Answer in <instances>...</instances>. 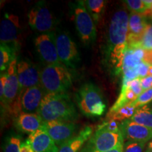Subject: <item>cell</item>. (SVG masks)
<instances>
[{
	"mask_svg": "<svg viewBox=\"0 0 152 152\" xmlns=\"http://www.w3.org/2000/svg\"><path fill=\"white\" fill-rule=\"evenodd\" d=\"M44 122H72L77 118V112L67 93H47L37 113Z\"/></svg>",
	"mask_w": 152,
	"mask_h": 152,
	"instance_id": "cell-1",
	"label": "cell"
},
{
	"mask_svg": "<svg viewBox=\"0 0 152 152\" xmlns=\"http://www.w3.org/2000/svg\"><path fill=\"white\" fill-rule=\"evenodd\" d=\"M75 98L79 110L86 117L97 118L104 114L106 105L103 94L93 83H86L82 85Z\"/></svg>",
	"mask_w": 152,
	"mask_h": 152,
	"instance_id": "cell-2",
	"label": "cell"
},
{
	"mask_svg": "<svg viewBox=\"0 0 152 152\" xmlns=\"http://www.w3.org/2000/svg\"><path fill=\"white\" fill-rule=\"evenodd\" d=\"M73 76L64 65L45 66L41 71L40 83L47 93H65L73 85Z\"/></svg>",
	"mask_w": 152,
	"mask_h": 152,
	"instance_id": "cell-3",
	"label": "cell"
},
{
	"mask_svg": "<svg viewBox=\"0 0 152 152\" xmlns=\"http://www.w3.org/2000/svg\"><path fill=\"white\" fill-rule=\"evenodd\" d=\"M17 64V59H15L7 71L8 77L4 96L1 99V109L18 115L21 110V98L20 96Z\"/></svg>",
	"mask_w": 152,
	"mask_h": 152,
	"instance_id": "cell-4",
	"label": "cell"
},
{
	"mask_svg": "<svg viewBox=\"0 0 152 152\" xmlns=\"http://www.w3.org/2000/svg\"><path fill=\"white\" fill-rule=\"evenodd\" d=\"M74 21L77 33L83 44L90 46L95 42L96 31L95 23L85 7L84 1H77L73 6Z\"/></svg>",
	"mask_w": 152,
	"mask_h": 152,
	"instance_id": "cell-5",
	"label": "cell"
},
{
	"mask_svg": "<svg viewBox=\"0 0 152 152\" xmlns=\"http://www.w3.org/2000/svg\"><path fill=\"white\" fill-rule=\"evenodd\" d=\"M129 33V15L125 10L114 13L110 22L106 52L118 45L127 42Z\"/></svg>",
	"mask_w": 152,
	"mask_h": 152,
	"instance_id": "cell-6",
	"label": "cell"
},
{
	"mask_svg": "<svg viewBox=\"0 0 152 152\" xmlns=\"http://www.w3.org/2000/svg\"><path fill=\"white\" fill-rule=\"evenodd\" d=\"M30 28L39 33H52L56 26V20L45 1H38L28 14Z\"/></svg>",
	"mask_w": 152,
	"mask_h": 152,
	"instance_id": "cell-7",
	"label": "cell"
},
{
	"mask_svg": "<svg viewBox=\"0 0 152 152\" xmlns=\"http://www.w3.org/2000/svg\"><path fill=\"white\" fill-rule=\"evenodd\" d=\"M122 132H111L97 128L89 142V152H105L124 145Z\"/></svg>",
	"mask_w": 152,
	"mask_h": 152,
	"instance_id": "cell-8",
	"label": "cell"
},
{
	"mask_svg": "<svg viewBox=\"0 0 152 152\" xmlns=\"http://www.w3.org/2000/svg\"><path fill=\"white\" fill-rule=\"evenodd\" d=\"M57 52L60 61L68 68H76L80 61L77 45L66 32L56 34Z\"/></svg>",
	"mask_w": 152,
	"mask_h": 152,
	"instance_id": "cell-9",
	"label": "cell"
},
{
	"mask_svg": "<svg viewBox=\"0 0 152 152\" xmlns=\"http://www.w3.org/2000/svg\"><path fill=\"white\" fill-rule=\"evenodd\" d=\"M0 44H4L18 52L21 45V30L18 17L5 14L0 26Z\"/></svg>",
	"mask_w": 152,
	"mask_h": 152,
	"instance_id": "cell-10",
	"label": "cell"
},
{
	"mask_svg": "<svg viewBox=\"0 0 152 152\" xmlns=\"http://www.w3.org/2000/svg\"><path fill=\"white\" fill-rule=\"evenodd\" d=\"M35 47L39 59L46 66L64 65L57 52L56 33H42L35 39Z\"/></svg>",
	"mask_w": 152,
	"mask_h": 152,
	"instance_id": "cell-11",
	"label": "cell"
},
{
	"mask_svg": "<svg viewBox=\"0 0 152 152\" xmlns=\"http://www.w3.org/2000/svg\"><path fill=\"white\" fill-rule=\"evenodd\" d=\"M17 73L20 85V96L27 89L41 85L40 73L38 68L28 60H21L17 64Z\"/></svg>",
	"mask_w": 152,
	"mask_h": 152,
	"instance_id": "cell-12",
	"label": "cell"
},
{
	"mask_svg": "<svg viewBox=\"0 0 152 152\" xmlns=\"http://www.w3.org/2000/svg\"><path fill=\"white\" fill-rule=\"evenodd\" d=\"M77 125L73 122L52 121L45 122L42 128L51 137L58 147H61L74 137Z\"/></svg>",
	"mask_w": 152,
	"mask_h": 152,
	"instance_id": "cell-13",
	"label": "cell"
},
{
	"mask_svg": "<svg viewBox=\"0 0 152 152\" xmlns=\"http://www.w3.org/2000/svg\"><path fill=\"white\" fill-rule=\"evenodd\" d=\"M121 132L124 139L128 141H137L147 143L152 139V130L130 119L123 121L121 124Z\"/></svg>",
	"mask_w": 152,
	"mask_h": 152,
	"instance_id": "cell-14",
	"label": "cell"
},
{
	"mask_svg": "<svg viewBox=\"0 0 152 152\" xmlns=\"http://www.w3.org/2000/svg\"><path fill=\"white\" fill-rule=\"evenodd\" d=\"M46 94L47 92L41 85L27 89L22 95V111L26 113H37L42 101Z\"/></svg>",
	"mask_w": 152,
	"mask_h": 152,
	"instance_id": "cell-15",
	"label": "cell"
},
{
	"mask_svg": "<svg viewBox=\"0 0 152 152\" xmlns=\"http://www.w3.org/2000/svg\"><path fill=\"white\" fill-rule=\"evenodd\" d=\"M43 120L37 113L20 112L15 119V126L20 132L32 134L42 128Z\"/></svg>",
	"mask_w": 152,
	"mask_h": 152,
	"instance_id": "cell-16",
	"label": "cell"
},
{
	"mask_svg": "<svg viewBox=\"0 0 152 152\" xmlns=\"http://www.w3.org/2000/svg\"><path fill=\"white\" fill-rule=\"evenodd\" d=\"M28 140L31 144L34 152H58L59 149L43 129L29 134Z\"/></svg>",
	"mask_w": 152,
	"mask_h": 152,
	"instance_id": "cell-17",
	"label": "cell"
},
{
	"mask_svg": "<svg viewBox=\"0 0 152 152\" xmlns=\"http://www.w3.org/2000/svg\"><path fill=\"white\" fill-rule=\"evenodd\" d=\"M92 133V129L91 127H85L77 135L73 137L59 147L58 152H78L85 142L90 138Z\"/></svg>",
	"mask_w": 152,
	"mask_h": 152,
	"instance_id": "cell-18",
	"label": "cell"
},
{
	"mask_svg": "<svg viewBox=\"0 0 152 152\" xmlns=\"http://www.w3.org/2000/svg\"><path fill=\"white\" fill-rule=\"evenodd\" d=\"M149 26L145 14L131 12L129 15V33L142 39V35Z\"/></svg>",
	"mask_w": 152,
	"mask_h": 152,
	"instance_id": "cell-19",
	"label": "cell"
},
{
	"mask_svg": "<svg viewBox=\"0 0 152 152\" xmlns=\"http://www.w3.org/2000/svg\"><path fill=\"white\" fill-rule=\"evenodd\" d=\"M138 96L134 92L130 87L129 86V83H123L121 92L116 102L113 106L110 109L108 113H113L123 106L134 102Z\"/></svg>",
	"mask_w": 152,
	"mask_h": 152,
	"instance_id": "cell-20",
	"label": "cell"
},
{
	"mask_svg": "<svg viewBox=\"0 0 152 152\" xmlns=\"http://www.w3.org/2000/svg\"><path fill=\"white\" fill-rule=\"evenodd\" d=\"M130 120L152 130V107L145 105L138 108Z\"/></svg>",
	"mask_w": 152,
	"mask_h": 152,
	"instance_id": "cell-21",
	"label": "cell"
},
{
	"mask_svg": "<svg viewBox=\"0 0 152 152\" xmlns=\"http://www.w3.org/2000/svg\"><path fill=\"white\" fill-rule=\"evenodd\" d=\"M85 4L94 23H98L105 11L106 1L104 0H87L85 1Z\"/></svg>",
	"mask_w": 152,
	"mask_h": 152,
	"instance_id": "cell-22",
	"label": "cell"
},
{
	"mask_svg": "<svg viewBox=\"0 0 152 152\" xmlns=\"http://www.w3.org/2000/svg\"><path fill=\"white\" fill-rule=\"evenodd\" d=\"M17 52L4 44H0V71L1 73L7 71L10 64L16 59Z\"/></svg>",
	"mask_w": 152,
	"mask_h": 152,
	"instance_id": "cell-23",
	"label": "cell"
},
{
	"mask_svg": "<svg viewBox=\"0 0 152 152\" xmlns=\"http://www.w3.org/2000/svg\"><path fill=\"white\" fill-rule=\"evenodd\" d=\"M137 108L133 105L132 103L123 106L113 113L107 114V120H113L118 122L125 121L130 119L135 113Z\"/></svg>",
	"mask_w": 152,
	"mask_h": 152,
	"instance_id": "cell-24",
	"label": "cell"
},
{
	"mask_svg": "<svg viewBox=\"0 0 152 152\" xmlns=\"http://www.w3.org/2000/svg\"><path fill=\"white\" fill-rule=\"evenodd\" d=\"M129 10L133 13L145 14L150 9V7L147 4L145 0H126L124 1Z\"/></svg>",
	"mask_w": 152,
	"mask_h": 152,
	"instance_id": "cell-25",
	"label": "cell"
},
{
	"mask_svg": "<svg viewBox=\"0 0 152 152\" xmlns=\"http://www.w3.org/2000/svg\"><path fill=\"white\" fill-rule=\"evenodd\" d=\"M20 139L17 135L9 137L5 140L3 147L4 152H20Z\"/></svg>",
	"mask_w": 152,
	"mask_h": 152,
	"instance_id": "cell-26",
	"label": "cell"
},
{
	"mask_svg": "<svg viewBox=\"0 0 152 152\" xmlns=\"http://www.w3.org/2000/svg\"><path fill=\"white\" fill-rule=\"evenodd\" d=\"M152 101V87L148 90L144 91L134 102L132 104L136 108H140L141 106L147 105L148 103Z\"/></svg>",
	"mask_w": 152,
	"mask_h": 152,
	"instance_id": "cell-27",
	"label": "cell"
},
{
	"mask_svg": "<svg viewBox=\"0 0 152 152\" xmlns=\"http://www.w3.org/2000/svg\"><path fill=\"white\" fill-rule=\"evenodd\" d=\"M145 142L127 141L124 144L123 152H143Z\"/></svg>",
	"mask_w": 152,
	"mask_h": 152,
	"instance_id": "cell-28",
	"label": "cell"
},
{
	"mask_svg": "<svg viewBox=\"0 0 152 152\" xmlns=\"http://www.w3.org/2000/svg\"><path fill=\"white\" fill-rule=\"evenodd\" d=\"M152 42V25H149L146 28L145 31L142 35V47L147 50L149 49V45L150 43Z\"/></svg>",
	"mask_w": 152,
	"mask_h": 152,
	"instance_id": "cell-29",
	"label": "cell"
},
{
	"mask_svg": "<svg viewBox=\"0 0 152 152\" xmlns=\"http://www.w3.org/2000/svg\"><path fill=\"white\" fill-rule=\"evenodd\" d=\"M149 66L150 65H149L147 63L144 62V61L139 64L137 67L139 78H143L144 77H147L148 75V73H149Z\"/></svg>",
	"mask_w": 152,
	"mask_h": 152,
	"instance_id": "cell-30",
	"label": "cell"
},
{
	"mask_svg": "<svg viewBox=\"0 0 152 152\" xmlns=\"http://www.w3.org/2000/svg\"><path fill=\"white\" fill-rule=\"evenodd\" d=\"M7 72H3L1 73V77H0V98H2L4 93V90L7 82Z\"/></svg>",
	"mask_w": 152,
	"mask_h": 152,
	"instance_id": "cell-31",
	"label": "cell"
},
{
	"mask_svg": "<svg viewBox=\"0 0 152 152\" xmlns=\"http://www.w3.org/2000/svg\"><path fill=\"white\" fill-rule=\"evenodd\" d=\"M141 85L143 91H145L152 87V75H147L141 78Z\"/></svg>",
	"mask_w": 152,
	"mask_h": 152,
	"instance_id": "cell-32",
	"label": "cell"
},
{
	"mask_svg": "<svg viewBox=\"0 0 152 152\" xmlns=\"http://www.w3.org/2000/svg\"><path fill=\"white\" fill-rule=\"evenodd\" d=\"M20 152H34L31 144L28 140L26 142H21L20 144Z\"/></svg>",
	"mask_w": 152,
	"mask_h": 152,
	"instance_id": "cell-33",
	"label": "cell"
},
{
	"mask_svg": "<svg viewBox=\"0 0 152 152\" xmlns=\"http://www.w3.org/2000/svg\"><path fill=\"white\" fill-rule=\"evenodd\" d=\"M144 61L147 63L150 66H152V49L145 50Z\"/></svg>",
	"mask_w": 152,
	"mask_h": 152,
	"instance_id": "cell-34",
	"label": "cell"
},
{
	"mask_svg": "<svg viewBox=\"0 0 152 152\" xmlns=\"http://www.w3.org/2000/svg\"><path fill=\"white\" fill-rule=\"evenodd\" d=\"M123 147H124V145H121L119 146L115 149L110 150V151H107L105 152H123Z\"/></svg>",
	"mask_w": 152,
	"mask_h": 152,
	"instance_id": "cell-35",
	"label": "cell"
},
{
	"mask_svg": "<svg viewBox=\"0 0 152 152\" xmlns=\"http://www.w3.org/2000/svg\"><path fill=\"white\" fill-rule=\"evenodd\" d=\"M144 152H152V140L148 144L147 149Z\"/></svg>",
	"mask_w": 152,
	"mask_h": 152,
	"instance_id": "cell-36",
	"label": "cell"
},
{
	"mask_svg": "<svg viewBox=\"0 0 152 152\" xmlns=\"http://www.w3.org/2000/svg\"><path fill=\"white\" fill-rule=\"evenodd\" d=\"M145 14L147 15V14H149V15H150V16H152V4H151V7H150V9H149V10H148L147 12L145 13Z\"/></svg>",
	"mask_w": 152,
	"mask_h": 152,
	"instance_id": "cell-37",
	"label": "cell"
},
{
	"mask_svg": "<svg viewBox=\"0 0 152 152\" xmlns=\"http://www.w3.org/2000/svg\"><path fill=\"white\" fill-rule=\"evenodd\" d=\"M148 75H152V66H149V73H148Z\"/></svg>",
	"mask_w": 152,
	"mask_h": 152,
	"instance_id": "cell-38",
	"label": "cell"
},
{
	"mask_svg": "<svg viewBox=\"0 0 152 152\" xmlns=\"http://www.w3.org/2000/svg\"><path fill=\"white\" fill-rule=\"evenodd\" d=\"M149 49H152V42L151 43H150V45H149ZM148 50V49H147Z\"/></svg>",
	"mask_w": 152,
	"mask_h": 152,
	"instance_id": "cell-39",
	"label": "cell"
}]
</instances>
